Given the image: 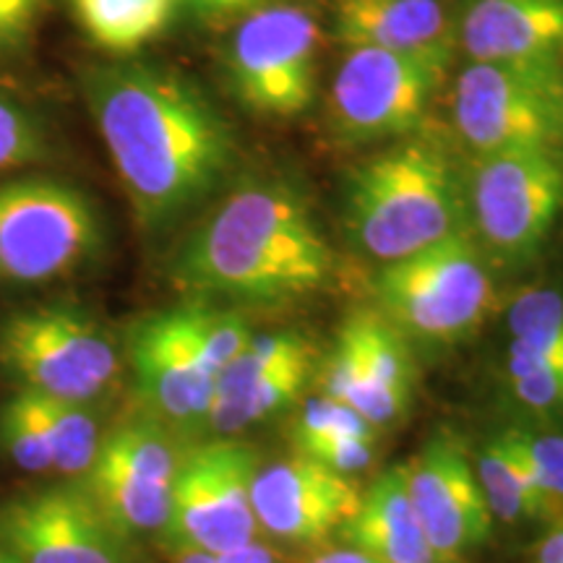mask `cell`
<instances>
[{
	"label": "cell",
	"instance_id": "cell-1",
	"mask_svg": "<svg viewBox=\"0 0 563 563\" xmlns=\"http://www.w3.org/2000/svg\"><path fill=\"white\" fill-rule=\"evenodd\" d=\"M84 97L146 235L175 228L228 186L238 136L194 79L121 60L84 76Z\"/></svg>",
	"mask_w": 563,
	"mask_h": 563
},
{
	"label": "cell",
	"instance_id": "cell-2",
	"mask_svg": "<svg viewBox=\"0 0 563 563\" xmlns=\"http://www.w3.org/2000/svg\"><path fill=\"white\" fill-rule=\"evenodd\" d=\"M334 272L311 199L279 175L230 188L167 262L175 290L214 306H287L327 290Z\"/></svg>",
	"mask_w": 563,
	"mask_h": 563
},
{
	"label": "cell",
	"instance_id": "cell-3",
	"mask_svg": "<svg viewBox=\"0 0 563 563\" xmlns=\"http://www.w3.org/2000/svg\"><path fill=\"white\" fill-rule=\"evenodd\" d=\"M350 243L378 264L412 256L467 228L464 175L428 136H407L363 159L342 186Z\"/></svg>",
	"mask_w": 563,
	"mask_h": 563
},
{
	"label": "cell",
	"instance_id": "cell-4",
	"mask_svg": "<svg viewBox=\"0 0 563 563\" xmlns=\"http://www.w3.org/2000/svg\"><path fill=\"white\" fill-rule=\"evenodd\" d=\"M464 214L490 269L525 272L563 222L559 150H509L475 157L464 178Z\"/></svg>",
	"mask_w": 563,
	"mask_h": 563
},
{
	"label": "cell",
	"instance_id": "cell-5",
	"mask_svg": "<svg viewBox=\"0 0 563 563\" xmlns=\"http://www.w3.org/2000/svg\"><path fill=\"white\" fill-rule=\"evenodd\" d=\"M376 311L407 340L464 342L493 308V269L464 228L399 262L382 264L371 285Z\"/></svg>",
	"mask_w": 563,
	"mask_h": 563
},
{
	"label": "cell",
	"instance_id": "cell-6",
	"mask_svg": "<svg viewBox=\"0 0 563 563\" xmlns=\"http://www.w3.org/2000/svg\"><path fill=\"white\" fill-rule=\"evenodd\" d=\"M102 249V222L81 188L58 178L0 183V282L40 285Z\"/></svg>",
	"mask_w": 563,
	"mask_h": 563
},
{
	"label": "cell",
	"instance_id": "cell-7",
	"mask_svg": "<svg viewBox=\"0 0 563 563\" xmlns=\"http://www.w3.org/2000/svg\"><path fill=\"white\" fill-rule=\"evenodd\" d=\"M0 368L19 389L87 405L115 382L121 363L95 316L68 302H45L0 323Z\"/></svg>",
	"mask_w": 563,
	"mask_h": 563
},
{
	"label": "cell",
	"instance_id": "cell-8",
	"mask_svg": "<svg viewBox=\"0 0 563 563\" xmlns=\"http://www.w3.org/2000/svg\"><path fill=\"white\" fill-rule=\"evenodd\" d=\"M561 97L559 68L470 60L454 79V131L475 157L509 150H559Z\"/></svg>",
	"mask_w": 563,
	"mask_h": 563
},
{
	"label": "cell",
	"instance_id": "cell-9",
	"mask_svg": "<svg viewBox=\"0 0 563 563\" xmlns=\"http://www.w3.org/2000/svg\"><path fill=\"white\" fill-rule=\"evenodd\" d=\"M316 51L313 13L302 5L272 3L232 26L222 47L224 81L253 115H300L316 97Z\"/></svg>",
	"mask_w": 563,
	"mask_h": 563
},
{
	"label": "cell",
	"instance_id": "cell-10",
	"mask_svg": "<svg viewBox=\"0 0 563 563\" xmlns=\"http://www.w3.org/2000/svg\"><path fill=\"white\" fill-rule=\"evenodd\" d=\"M258 462L256 449L235 439H217L194 446L178 462L165 543L228 553L256 540L258 522L253 514V481Z\"/></svg>",
	"mask_w": 563,
	"mask_h": 563
},
{
	"label": "cell",
	"instance_id": "cell-11",
	"mask_svg": "<svg viewBox=\"0 0 563 563\" xmlns=\"http://www.w3.org/2000/svg\"><path fill=\"white\" fill-rule=\"evenodd\" d=\"M443 81L435 70L405 55L347 47L329 87L334 136L347 144L418 136Z\"/></svg>",
	"mask_w": 563,
	"mask_h": 563
},
{
	"label": "cell",
	"instance_id": "cell-12",
	"mask_svg": "<svg viewBox=\"0 0 563 563\" xmlns=\"http://www.w3.org/2000/svg\"><path fill=\"white\" fill-rule=\"evenodd\" d=\"M319 376L327 397L378 428L402 420L410 410L418 371L410 340L376 308H357L336 329Z\"/></svg>",
	"mask_w": 563,
	"mask_h": 563
},
{
	"label": "cell",
	"instance_id": "cell-13",
	"mask_svg": "<svg viewBox=\"0 0 563 563\" xmlns=\"http://www.w3.org/2000/svg\"><path fill=\"white\" fill-rule=\"evenodd\" d=\"M316 342L298 329L256 334L217 376L203 428L228 439L292 410L319 376Z\"/></svg>",
	"mask_w": 563,
	"mask_h": 563
},
{
	"label": "cell",
	"instance_id": "cell-14",
	"mask_svg": "<svg viewBox=\"0 0 563 563\" xmlns=\"http://www.w3.org/2000/svg\"><path fill=\"white\" fill-rule=\"evenodd\" d=\"M178 462L159 422H129L100 441L84 490L125 538L159 532L170 514Z\"/></svg>",
	"mask_w": 563,
	"mask_h": 563
},
{
	"label": "cell",
	"instance_id": "cell-15",
	"mask_svg": "<svg viewBox=\"0 0 563 563\" xmlns=\"http://www.w3.org/2000/svg\"><path fill=\"white\" fill-rule=\"evenodd\" d=\"M405 477L433 563H464L488 543L496 517L477 483L473 456L452 433H435L405 462Z\"/></svg>",
	"mask_w": 563,
	"mask_h": 563
},
{
	"label": "cell",
	"instance_id": "cell-16",
	"mask_svg": "<svg viewBox=\"0 0 563 563\" xmlns=\"http://www.w3.org/2000/svg\"><path fill=\"white\" fill-rule=\"evenodd\" d=\"M0 548L16 563H133L118 532L84 488H51L0 511Z\"/></svg>",
	"mask_w": 563,
	"mask_h": 563
},
{
	"label": "cell",
	"instance_id": "cell-17",
	"mask_svg": "<svg viewBox=\"0 0 563 563\" xmlns=\"http://www.w3.org/2000/svg\"><path fill=\"white\" fill-rule=\"evenodd\" d=\"M361 498L355 477L302 454L258 467L253 481L258 530L295 545L323 543L340 532Z\"/></svg>",
	"mask_w": 563,
	"mask_h": 563
},
{
	"label": "cell",
	"instance_id": "cell-18",
	"mask_svg": "<svg viewBox=\"0 0 563 563\" xmlns=\"http://www.w3.org/2000/svg\"><path fill=\"white\" fill-rule=\"evenodd\" d=\"M129 357L139 397L159 420L203 428L217 373L188 340L175 308L146 316L131 329Z\"/></svg>",
	"mask_w": 563,
	"mask_h": 563
},
{
	"label": "cell",
	"instance_id": "cell-19",
	"mask_svg": "<svg viewBox=\"0 0 563 563\" xmlns=\"http://www.w3.org/2000/svg\"><path fill=\"white\" fill-rule=\"evenodd\" d=\"M332 34L347 47L405 55L446 79L456 26L441 0H334Z\"/></svg>",
	"mask_w": 563,
	"mask_h": 563
},
{
	"label": "cell",
	"instance_id": "cell-20",
	"mask_svg": "<svg viewBox=\"0 0 563 563\" xmlns=\"http://www.w3.org/2000/svg\"><path fill=\"white\" fill-rule=\"evenodd\" d=\"M454 26L470 60L563 70V0H467Z\"/></svg>",
	"mask_w": 563,
	"mask_h": 563
},
{
	"label": "cell",
	"instance_id": "cell-21",
	"mask_svg": "<svg viewBox=\"0 0 563 563\" xmlns=\"http://www.w3.org/2000/svg\"><path fill=\"white\" fill-rule=\"evenodd\" d=\"M344 543L382 563H433L407 490L405 464L384 470L342 527Z\"/></svg>",
	"mask_w": 563,
	"mask_h": 563
},
{
	"label": "cell",
	"instance_id": "cell-22",
	"mask_svg": "<svg viewBox=\"0 0 563 563\" xmlns=\"http://www.w3.org/2000/svg\"><path fill=\"white\" fill-rule=\"evenodd\" d=\"M292 443L298 454L327 464L342 475H355L373 460L376 426L361 412L321 394L302 405L292 420Z\"/></svg>",
	"mask_w": 563,
	"mask_h": 563
},
{
	"label": "cell",
	"instance_id": "cell-23",
	"mask_svg": "<svg viewBox=\"0 0 563 563\" xmlns=\"http://www.w3.org/2000/svg\"><path fill=\"white\" fill-rule=\"evenodd\" d=\"M473 467L477 483L488 498L493 517L501 522H543L548 527L555 525L553 511L548 509L545 498L540 496L538 485L527 473L522 456L511 446L504 431L490 433L483 439L477 452L473 454Z\"/></svg>",
	"mask_w": 563,
	"mask_h": 563
},
{
	"label": "cell",
	"instance_id": "cell-24",
	"mask_svg": "<svg viewBox=\"0 0 563 563\" xmlns=\"http://www.w3.org/2000/svg\"><path fill=\"white\" fill-rule=\"evenodd\" d=\"M511 342L504 365L563 371V285L527 287L506 308Z\"/></svg>",
	"mask_w": 563,
	"mask_h": 563
},
{
	"label": "cell",
	"instance_id": "cell-25",
	"mask_svg": "<svg viewBox=\"0 0 563 563\" xmlns=\"http://www.w3.org/2000/svg\"><path fill=\"white\" fill-rule=\"evenodd\" d=\"M81 30L112 55H133L159 37L178 0H70Z\"/></svg>",
	"mask_w": 563,
	"mask_h": 563
},
{
	"label": "cell",
	"instance_id": "cell-26",
	"mask_svg": "<svg viewBox=\"0 0 563 563\" xmlns=\"http://www.w3.org/2000/svg\"><path fill=\"white\" fill-rule=\"evenodd\" d=\"M19 394L51 452L53 470L66 475H87L102 441L87 405L26 389H19Z\"/></svg>",
	"mask_w": 563,
	"mask_h": 563
},
{
	"label": "cell",
	"instance_id": "cell-27",
	"mask_svg": "<svg viewBox=\"0 0 563 563\" xmlns=\"http://www.w3.org/2000/svg\"><path fill=\"white\" fill-rule=\"evenodd\" d=\"M501 431L522 456L527 473L559 525L563 519V433L530 426H511Z\"/></svg>",
	"mask_w": 563,
	"mask_h": 563
},
{
	"label": "cell",
	"instance_id": "cell-28",
	"mask_svg": "<svg viewBox=\"0 0 563 563\" xmlns=\"http://www.w3.org/2000/svg\"><path fill=\"white\" fill-rule=\"evenodd\" d=\"M51 141L32 110L0 91V173L47 159Z\"/></svg>",
	"mask_w": 563,
	"mask_h": 563
},
{
	"label": "cell",
	"instance_id": "cell-29",
	"mask_svg": "<svg viewBox=\"0 0 563 563\" xmlns=\"http://www.w3.org/2000/svg\"><path fill=\"white\" fill-rule=\"evenodd\" d=\"M504 384L511 402L538 418H563V371L504 365Z\"/></svg>",
	"mask_w": 563,
	"mask_h": 563
},
{
	"label": "cell",
	"instance_id": "cell-30",
	"mask_svg": "<svg viewBox=\"0 0 563 563\" xmlns=\"http://www.w3.org/2000/svg\"><path fill=\"white\" fill-rule=\"evenodd\" d=\"M0 443L13 462L26 473H45L53 470L51 452L34 426L32 415L26 412L24 399L16 391L0 410Z\"/></svg>",
	"mask_w": 563,
	"mask_h": 563
},
{
	"label": "cell",
	"instance_id": "cell-31",
	"mask_svg": "<svg viewBox=\"0 0 563 563\" xmlns=\"http://www.w3.org/2000/svg\"><path fill=\"white\" fill-rule=\"evenodd\" d=\"M51 0H0V53L16 51L32 37Z\"/></svg>",
	"mask_w": 563,
	"mask_h": 563
},
{
	"label": "cell",
	"instance_id": "cell-32",
	"mask_svg": "<svg viewBox=\"0 0 563 563\" xmlns=\"http://www.w3.org/2000/svg\"><path fill=\"white\" fill-rule=\"evenodd\" d=\"M279 3V0H178V9L191 13L203 21L220 19H243L249 13L266 9V5Z\"/></svg>",
	"mask_w": 563,
	"mask_h": 563
},
{
	"label": "cell",
	"instance_id": "cell-33",
	"mask_svg": "<svg viewBox=\"0 0 563 563\" xmlns=\"http://www.w3.org/2000/svg\"><path fill=\"white\" fill-rule=\"evenodd\" d=\"M217 563H279V559L264 543L251 540V543L232 548L228 553H217Z\"/></svg>",
	"mask_w": 563,
	"mask_h": 563
},
{
	"label": "cell",
	"instance_id": "cell-34",
	"mask_svg": "<svg viewBox=\"0 0 563 563\" xmlns=\"http://www.w3.org/2000/svg\"><path fill=\"white\" fill-rule=\"evenodd\" d=\"M534 563H563V519L545 534V540L538 548V555H534Z\"/></svg>",
	"mask_w": 563,
	"mask_h": 563
},
{
	"label": "cell",
	"instance_id": "cell-35",
	"mask_svg": "<svg viewBox=\"0 0 563 563\" xmlns=\"http://www.w3.org/2000/svg\"><path fill=\"white\" fill-rule=\"evenodd\" d=\"M306 563H382V561L371 559V555H365L361 551H355V548L344 545V548H329V551L316 553Z\"/></svg>",
	"mask_w": 563,
	"mask_h": 563
},
{
	"label": "cell",
	"instance_id": "cell-36",
	"mask_svg": "<svg viewBox=\"0 0 563 563\" xmlns=\"http://www.w3.org/2000/svg\"><path fill=\"white\" fill-rule=\"evenodd\" d=\"M175 553V563H217V553L201 551V548H178Z\"/></svg>",
	"mask_w": 563,
	"mask_h": 563
},
{
	"label": "cell",
	"instance_id": "cell-37",
	"mask_svg": "<svg viewBox=\"0 0 563 563\" xmlns=\"http://www.w3.org/2000/svg\"><path fill=\"white\" fill-rule=\"evenodd\" d=\"M0 563H16V559H13L11 553H5L3 548H0Z\"/></svg>",
	"mask_w": 563,
	"mask_h": 563
},
{
	"label": "cell",
	"instance_id": "cell-38",
	"mask_svg": "<svg viewBox=\"0 0 563 563\" xmlns=\"http://www.w3.org/2000/svg\"><path fill=\"white\" fill-rule=\"evenodd\" d=\"M559 150H563V97H561V144Z\"/></svg>",
	"mask_w": 563,
	"mask_h": 563
}]
</instances>
